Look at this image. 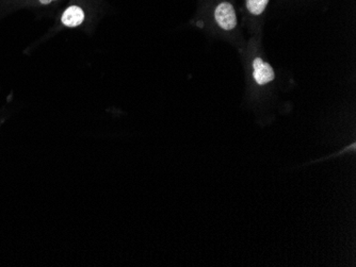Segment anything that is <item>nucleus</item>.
I'll list each match as a JSON object with an SVG mask.
<instances>
[{
	"mask_svg": "<svg viewBox=\"0 0 356 267\" xmlns=\"http://www.w3.org/2000/svg\"><path fill=\"white\" fill-rule=\"evenodd\" d=\"M201 27L210 26L225 36H232L240 27L239 3L237 0H203Z\"/></svg>",
	"mask_w": 356,
	"mask_h": 267,
	"instance_id": "f257e3e1",
	"label": "nucleus"
},
{
	"mask_svg": "<svg viewBox=\"0 0 356 267\" xmlns=\"http://www.w3.org/2000/svg\"><path fill=\"white\" fill-rule=\"evenodd\" d=\"M271 0H242L239 11L244 24L256 30L263 24Z\"/></svg>",
	"mask_w": 356,
	"mask_h": 267,
	"instance_id": "f03ea898",
	"label": "nucleus"
},
{
	"mask_svg": "<svg viewBox=\"0 0 356 267\" xmlns=\"http://www.w3.org/2000/svg\"><path fill=\"white\" fill-rule=\"evenodd\" d=\"M252 79L257 87H267L275 80V68L261 56H254L251 62Z\"/></svg>",
	"mask_w": 356,
	"mask_h": 267,
	"instance_id": "7ed1b4c3",
	"label": "nucleus"
},
{
	"mask_svg": "<svg viewBox=\"0 0 356 267\" xmlns=\"http://www.w3.org/2000/svg\"><path fill=\"white\" fill-rule=\"evenodd\" d=\"M83 19H85V13L82 11L81 8L72 6L64 11L61 21L64 26L74 28V27L81 25Z\"/></svg>",
	"mask_w": 356,
	"mask_h": 267,
	"instance_id": "20e7f679",
	"label": "nucleus"
},
{
	"mask_svg": "<svg viewBox=\"0 0 356 267\" xmlns=\"http://www.w3.org/2000/svg\"><path fill=\"white\" fill-rule=\"evenodd\" d=\"M277 1L281 5H293V3H305V1H310V0H277Z\"/></svg>",
	"mask_w": 356,
	"mask_h": 267,
	"instance_id": "39448f33",
	"label": "nucleus"
},
{
	"mask_svg": "<svg viewBox=\"0 0 356 267\" xmlns=\"http://www.w3.org/2000/svg\"><path fill=\"white\" fill-rule=\"evenodd\" d=\"M52 1H56V0H40V3H42V5H50Z\"/></svg>",
	"mask_w": 356,
	"mask_h": 267,
	"instance_id": "423d86ee",
	"label": "nucleus"
}]
</instances>
